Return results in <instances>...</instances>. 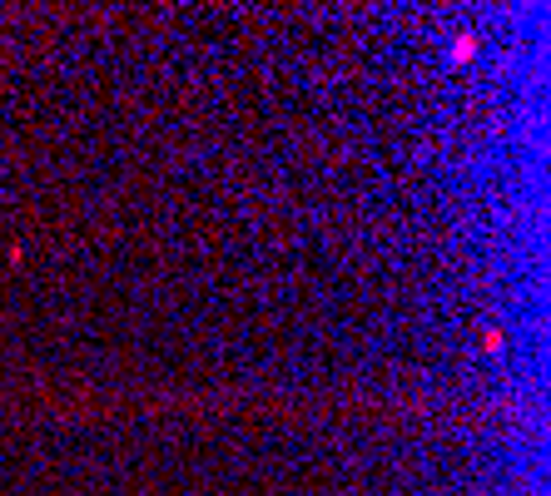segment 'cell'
I'll return each instance as SVG.
<instances>
[{"mask_svg": "<svg viewBox=\"0 0 551 496\" xmlns=\"http://www.w3.org/2000/svg\"><path fill=\"white\" fill-rule=\"evenodd\" d=\"M472 45H477L472 35H462V40L452 45V60H457V65H467V60H472Z\"/></svg>", "mask_w": 551, "mask_h": 496, "instance_id": "cell-1", "label": "cell"}]
</instances>
